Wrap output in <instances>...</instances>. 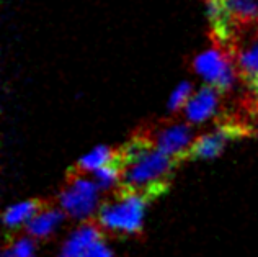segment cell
<instances>
[{"mask_svg": "<svg viewBox=\"0 0 258 257\" xmlns=\"http://www.w3.org/2000/svg\"><path fill=\"white\" fill-rule=\"evenodd\" d=\"M119 154L123 162V188L149 197L157 195L160 187H167L173 169L178 164L159 151L151 139L129 141Z\"/></svg>", "mask_w": 258, "mask_h": 257, "instance_id": "6da1fadb", "label": "cell"}, {"mask_svg": "<svg viewBox=\"0 0 258 257\" xmlns=\"http://www.w3.org/2000/svg\"><path fill=\"white\" fill-rule=\"evenodd\" d=\"M151 197L146 193L119 188L118 195L101 203L95 221L103 233L134 236L144 228Z\"/></svg>", "mask_w": 258, "mask_h": 257, "instance_id": "7a4b0ae2", "label": "cell"}, {"mask_svg": "<svg viewBox=\"0 0 258 257\" xmlns=\"http://www.w3.org/2000/svg\"><path fill=\"white\" fill-rule=\"evenodd\" d=\"M101 190L95 184L92 175L74 172L69 182L57 195V207L69 220L85 223L95 221L98 210L103 203Z\"/></svg>", "mask_w": 258, "mask_h": 257, "instance_id": "3957f363", "label": "cell"}, {"mask_svg": "<svg viewBox=\"0 0 258 257\" xmlns=\"http://www.w3.org/2000/svg\"><path fill=\"white\" fill-rule=\"evenodd\" d=\"M193 71L206 85H213L222 95L232 90L240 79L235 56L219 44L200 53L193 59Z\"/></svg>", "mask_w": 258, "mask_h": 257, "instance_id": "277c9868", "label": "cell"}, {"mask_svg": "<svg viewBox=\"0 0 258 257\" xmlns=\"http://www.w3.org/2000/svg\"><path fill=\"white\" fill-rule=\"evenodd\" d=\"M195 139L196 136L193 126L183 120L159 128L151 141L159 151L178 162L181 158H188L195 144Z\"/></svg>", "mask_w": 258, "mask_h": 257, "instance_id": "5b68a950", "label": "cell"}, {"mask_svg": "<svg viewBox=\"0 0 258 257\" xmlns=\"http://www.w3.org/2000/svg\"><path fill=\"white\" fill-rule=\"evenodd\" d=\"M242 133L234 125H221L214 130L196 136L188 158L193 161H214L227 149V146Z\"/></svg>", "mask_w": 258, "mask_h": 257, "instance_id": "8992f818", "label": "cell"}, {"mask_svg": "<svg viewBox=\"0 0 258 257\" xmlns=\"http://www.w3.org/2000/svg\"><path fill=\"white\" fill-rule=\"evenodd\" d=\"M221 97L222 93L214 89L213 85L203 84L198 90H195V93L189 98V102L186 107L183 108V120L189 123L193 128L201 126L209 123L221 108Z\"/></svg>", "mask_w": 258, "mask_h": 257, "instance_id": "52a82bcc", "label": "cell"}, {"mask_svg": "<svg viewBox=\"0 0 258 257\" xmlns=\"http://www.w3.org/2000/svg\"><path fill=\"white\" fill-rule=\"evenodd\" d=\"M103 238V231L97 221H85L72 229L64 239L57 257H84L95 242Z\"/></svg>", "mask_w": 258, "mask_h": 257, "instance_id": "ba28073f", "label": "cell"}, {"mask_svg": "<svg viewBox=\"0 0 258 257\" xmlns=\"http://www.w3.org/2000/svg\"><path fill=\"white\" fill-rule=\"evenodd\" d=\"M206 15L211 23V35L216 44L226 46L235 36L239 26L235 25L232 15L224 0H206Z\"/></svg>", "mask_w": 258, "mask_h": 257, "instance_id": "9c48e42d", "label": "cell"}, {"mask_svg": "<svg viewBox=\"0 0 258 257\" xmlns=\"http://www.w3.org/2000/svg\"><path fill=\"white\" fill-rule=\"evenodd\" d=\"M69 220L66 213L57 205L52 207H41V210L33 216V220L25 228V234L31 236L33 239L44 241L49 239L62 228L64 221Z\"/></svg>", "mask_w": 258, "mask_h": 257, "instance_id": "30bf717a", "label": "cell"}, {"mask_svg": "<svg viewBox=\"0 0 258 257\" xmlns=\"http://www.w3.org/2000/svg\"><path fill=\"white\" fill-rule=\"evenodd\" d=\"M235 64L245 85L258 92V36L235 53Z\"/></svg>", "mask_w": 258, "mask_h": 257, "instance_id": "8fae6325", "label": "cell"}, {"mask_svg": "<svg viewBox=\"0 0 258 257\" xmlns=\"http://www.w3.org/2000/svg\"><path fill=\"white\" fill-rule=\"evenodd\" d=\"M41 203H39L38 200H33V198H28V200H20V201H15V203H12L5 208L4 212V226L9 229V231H18V229H23L28 226V223L33 220V216H35L39 210H41Z\"/></svg>", "mask_w": 258, "mask_h": 257, "instance_id": "7c38bea8", "label": "cell"}, {"mask_svg": "<svg viewBox=\"0 0 258 257\" xmlns=\"http://www.w3.org/2000/svg\"><path fill=\"white\" fill-rule=\"evenodd\" d=\"M118 156H119V151H114L110 146H105V144L95 146L93 149L87 151L82 158L77 159L74 172L93 175L97 171H100L101 167H105L108 164H111L113 161H116Z\"/></svg>", "mask_w": 258, "mask_h": 257, "instance_id": "4fadbf2b", "label": "cell"}, {"mask_svg": "<svg viewBox=\"0 0 258 257\" xmlns=\"http://www.w3.org/2000/svg\"><path fill=\"white\" fill-rule=\"evenodd\" d=\"M92 179L98 185L101 193H113L118 188H123V162H121V154L111 164L101 167L100 171L95 172Z\"/></svg>", "mask_w": 258, "mask_h": 257, "instance_id": "5bb4252c", "label": "cell"}, {"mask_svg": "<svg viewBox=\"0 0 258 257\" xmlns=\"http://www.w3.org/2000/svg\"><path fill=\"white\" fill-rule=\"evenodd\" d=\"M224 2L239 28L258 23V0H224Z\"/></svg>", "mask_w": 258, "mask_h": 257, "instance_id": "9a60e30c", "label": "cell"}, {"mask_svg": "<svg viewBox=\"0 0 258 257\" xmlns=\"http://www.w3.org/2000/svg\"><path fill=\"white\" fill-rule=\"evenodd\" d=\"M193 93H195L193 84L189 82V80H181V82L172 90L170 97L167 100V110L170 113H181Z\"/></svg>", "mask_w": 258, "mask_h": 257, "instance_id": "2e32d148", "label": "cell"}, {"mask_svg": "<svg viewBox=\"0 0 258 257\" xmlns=\"http://www.w3.org/2000/svg\"><path fill=\"white\" fill-rule=\"evenodd\" d=\"M9 247L15 257H38V241L28 234L15 236Z\"/></svg>", "mask_w": 258, "mask_h": 257, "instance_id": "e0dca14e", "label": "cell"}, {"mask_svg": "<svg viewBox=\"0 0 258 257\" xmlns=\"http://www.w3.org/2000/svg\"><path fill=\"white\" fill-rule=\"evenodd\" d=\"M84 257H116V255H114L113 249L105 241V238H101L100 241H97L90 249H88Z\"/></svg>", "mask_w": 258, "mask_h": 257, "instance_id": "ac0fdd59", "label": "cell"}, {"mask_svg": "<svg viewBox=\"0 0 258 257\" xmlns=\"http://www.w3.org/2000/svg\"><path fill=\"white\" fill-rule=\"evenodd\" d=\"M2 257H15V255H13V252L10 251V247L7 246V247L4 249V252H2Z\"/></svg>", "mask_w": 258, "mask_h": 257, "instance_id": "d6986e66", "label": "cell"}]
</instances>
